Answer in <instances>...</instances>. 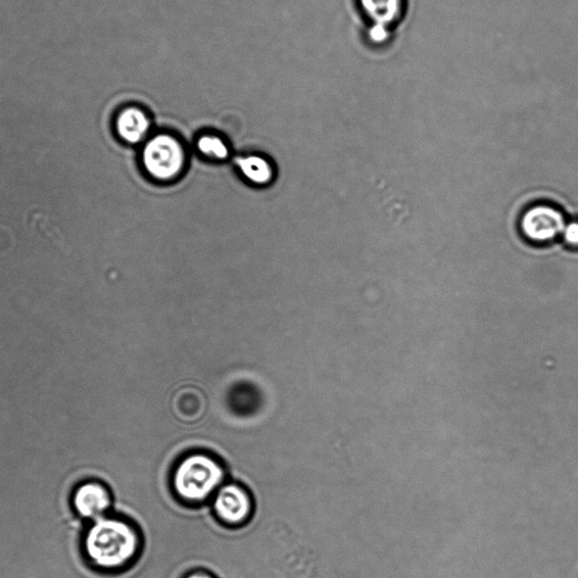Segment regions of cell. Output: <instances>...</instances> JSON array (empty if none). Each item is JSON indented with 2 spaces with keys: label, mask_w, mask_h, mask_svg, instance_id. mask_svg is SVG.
<instances>
[{
  "label": "cell",
  "mask_w": 578,
  "mask_h": 578,
  "mask_svg": "<svg viewBox=\"0 0 578 578\" xmlns=\"http://www.w3.org/2000/svg\"><path fill=\"white\" fill-rule=\"evenodd\" d=\"M199 152L208 159L225 161L229 158V148L224 139L216 135H204L197 141Z\"/></svg>",
  "instance_id": "obj_9"
},
{
  "label": "cell",
  "mask_w": 578,
  "mask_h": 578,
  "mask_svg": "<svg viewBox=\"0 0 578 578\" xmlns=\"http://www.w3.org/2000/svg\"><path fill=\"white\" fill-rule=\"evenodd\" d=\"M82 550L93 570L116 575L137 561L141 537L136 525L127 518L107 515L90 523L82 540Z\"/></svg>",
  "instance_id": "obj_1"
},
{
  "label": "cell",
  "mask_w": 578,
  "mask_h": 578,
  "mask_svg": "<svg viewBox=\"0 0 578 578\" xmlns=\"http://www.w3.org/2000/svg\"><path fill=\"white\" fill-rule=\"evenodd\" d=\"M151 121L147 114L138 108L122 110L116 119V132L126 143L138 144L148 138Z\"/></svg>",
  "instance_id": "obj_7"
},
{
  "label": "cell",
  "mask_w": 578,
  "mask_h": 578,
  "mask_svg": "<svg viewBox=\"0 0 578 578\" xmlns=\"http://www.w3.org/2000/svg\"><path fill=\"white\" fill-rule=\"evenodd\" d=\"M144 172L159 182H172L184 171L186 153L181 141L160 133L144 142L140 156Z\"/></svg>",
  "instance_id": "obj_3"
},
{
  "label": "cell",
  "mask_w": 578,
  "mask_h": 578,
  "mask_svg": "<svg viewBox=\"0 0 578 578\" xmlns=\"http://www.w3.org/2000/svg\"><path fill=\"white\" fill-rule=\"evenodd\" d=\"M113 504L111 491L100 480H85L72 494V506L76 515L90 522L109 515Z\"/></svg>",
  "instance_id": "obj_4"
},
{
  "label": "cell",
  "mask_w": 578,
  "mask_h": 578,
  "mask_svg": "<svg viewBox=\"0 0 578 578\" xmlns=\"http://www.w3.org/2000/svg\"><path fill=\"white\" fill-rule=\"evenodd\" d=\"M235 165L240 175L255 185H268L275 179L272 164L261 156L239 157Z\"/></svg>",
  "instance_id": "obj_8"
},
{
  "label": "cell",
  "mask_w": 578,
  "mask_h": 578,
  "mask_svg": "<svg viewBox=\"0 0 578 578\" xmlns=\"http://www.w3.org/2000/svg\"><path fill=\"white\" fill-rule=\"evenodd\" d=\"M226 471L213 456L196 452L183 457L175 465L172 488L184 503L200 504L214 496L223 486Z\"/></svg>",
  "instance_id": "obj_2"
},
{
  "label": "cell",
  "mask_w": 578,
  "mask_h": 578,
  "mask_svg": "<svg viewBox=\"0 0 578 578\" xmlns=\"http://www.w3.org/2000/svg\"><path fill=\"white\" fill-rule=\"evenodd\" d=\"M183 578H216L213 574L205 571V570H195L192 572H189Z\"/></svg>",
  "instance_id": "obj_11"
},
{
  "label": "cell",
  "mask_w": 578,
  "mask_h": 578,
  "mask_svg": "<svg viewBox=\"0 0 578 578\" xmlns=\"http://www.w3.org/2000/svg\"><path fill=\"white\" fill-rule=\"evenodd\" d=\"M561 214L553 207L539 205L528 210L522 218L524 235L534 243H548L564 232Z\"/></svg>",
  "instance_id": "obj_6"
},
{
  "label": "cell",
  "mask_w": 578,
  "mask_h": 578,
  "mask_svg": "<svg viewBox=\"0 0 578 578\" xmlns=\"http://www.w3.org/2000/svg\"><path fill=\"white\" fill-rule=\"evenodd\" d=\"M213 507L223 524L236 527L249 521L254 512V502L245 488L231 483L223 485L215 494Z\"/></svg>",
  "instance_id": "obj_5"
},
{
  "label": "cell",
  "mask_w": 578,
  "mask_h": 578,
  "mask_svg": "<svg viewBox=\"0 0 578 578\" xmlns=\"http://www.w3.org/2000/svg\"><path fill=\"white\" fill-rule=\"evenodd\" d=\"M564 237L566 243L571 247H578V223L574 222L565 226Z\"/></svg>",
  "instance_id": "obj_10"
}]
</instances>
